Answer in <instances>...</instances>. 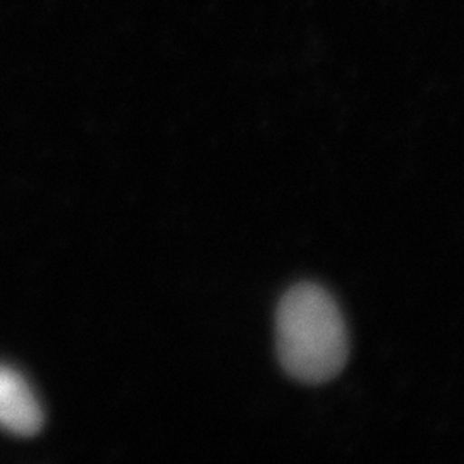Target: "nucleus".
<instances>
[{"label":"nucleus","instance_id":"nucleus-2","mask_svg":"<svg viewBox=\"0 0 464 464\" xmlns=\"http://www.w3.org/2000/svg\"><path fill=\"white\" fill-rule=\"evenodd\" d=\"M44 425V410L28 381L14 368L0 365V429L32 437Z\"/></svg>","mask_w":464,"mask_h":464},{"label":"nucleus","instance_id":"nucleus-1","mask_svg":"<svg viewBox=\"0 0 464 464\" xmlns=\"http://www.w3.org/2000/svg\"><path fill=\"white\" fill-rule=\"evenodd\" d=\"M282 368L299 382L324 383L348 362L346 322L331 295L316 284L291 287L276 315Z\"/></svg>","mask_w":464,"mask_h":464}]
</instances>
